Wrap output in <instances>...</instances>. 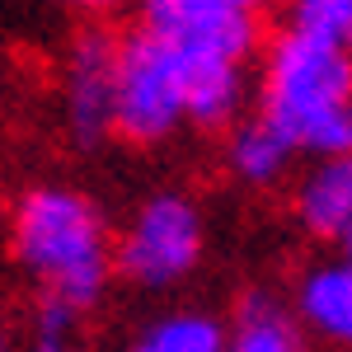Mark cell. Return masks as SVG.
<instances>
[{
  "label": "cell",
  "mask_w": 352,
  "mask_h": 352,
  "mask_svg": "<svg viewBox=\"0 0 352 352\" xmlns=\"http://www.w3.org/2000/svg\"><path fill=\"white\" fill-rule=\"evenodd\" d=\"M333 249H338L343 258H352V221L343 226V235H338V244H333Z\"/></svg>",
  "instance_id": "16"
},
{
  "label": "cell",
  "mask_w": 352,
  "mask_h": 352,
  "mask_svg": "<svg viewBox=\"0 0 352 352\" xmlns=\"http://www.w3.org/2000/svg\"><path fill=\"white\" fill-rule=\"evenodd\" d=\"M80 10H89V14H118V10H132L136 0H76Z\"/></svg>",
  "instance_id": "14"
},
{
  "label": "cell",
  "mask_w": 352,
  "mask_h": 352,
  "mask_svg": "<svg viewBox=\"0 0 352 352\" xmlns=\"http://www.w3.org/2000/svg\"><path fill=\"white\" fill-rule=\"evenodd\" d=\"M221 324H226L221 352H315V343L305 338L300 320L292 315L287 296L272 292V287L240 292L235 310Z\"/></svg>",
  "instance_id": "9"
},
{
  "label": "cell",
  "mask_w": 352,
  "mask_h": 352,
  "mask_svg": "<svg viewBox=\"0 0 352 352\" xmlns=\"http://www.w3.org/2000/svg\"><path fill=\"white\" fill-rule=\"evenodd\" d=\"M292 217L320 244H338L352 221V151L310 160L292 184Z\"/></svg>",
  "instance_id": "8"
},
{
  "label": "cell",
  "mask_w": 352,
  "mask_h": 352,
  "mask_svg": "<svg viewBox=\"0 0 352 352\" xmlns=\"http://www.w3.org/2000/svg\"><path fill=\"white\" fill-rule=\"evenodd\" d=\"M287 305L300 320L305 338L329 352H352V258L329 249L296 272Z\"/></svg>",
  "instance_id": "7"
},
{
  "label": "cell",
  "mask_w": 352,
  "mask_h": 352,
  "mask_svg": "<svg viewBox=\"0 0 352 352\" xmlns=\"http://www.w3.org/2000/svg\"><path fill=\"white\" fill-rule=\"evenodd\" d=\"M230 5H240V10H249V14H258V19H263V14H268V10H277L282 0H230Z\"/></svg>",
  "instance_id": "15"
},
{
  "label": "cell",
  "mask_w": 352,
  "mask_h": 352,
  "mask_svg": "<svg viewBox=\"0 0 352 352\" xmlns=\"http://www.w3.org/2000/svg\"><path fill=\"white\" fill-rule=\"evenodd\" d=\"M136 33L192 61H235L254 66L263 47V24L230 0H136Z\"/></svg>",
  "instance_id": "5"
},
{
  "label": "cell",
  "mask_w": 352,
  "mask_h": 352,
  "mask_svg": "<svg viewBox=\"0 0 352 352\" xmlns=\"http://www.w3.org/2000/svg\"><path fill=\"white\" fill-rule=\"evenodd\" d=\"M14 352H89L85 315L61 305V300L33 296V310L24 320V338L14 343Z\"/></svg>",
  "instance_id": "12"
},
{
  "label": "cell",
  "mask_w": 352,
  "mask_h": 352,
  "mask_svg": "<svg viewBox=\"0 0 352 352\" xmlns=\"http://www.w3.org/2000/svg\"><path fill=\"white\" fill-rule=\"evenodd\" d=\"M10 258L33 296L89 315L118 282L113 226L89 192L71 184H33L10 207Z\"/></svg>",
  "instance_id": "1"
},
{
  "label": "cell",
  "mask_w": 352,
  "mask_h": 352,
  "mask_svg": "<svg viewBox=\"0 0 352 352\" xmlns=\"http://www.w3.org/2000/svg\"><path fill=\"white\" fill-rule=\"evenodd\" d=\"M0 352H14V343L5 338V329H0Z\"/></svg>",
  "instance_id": "17"
},
{
  "label": "cell",
  "mask_w": 352,
  "mask_h": 352,
  "mask_svg": "<svg viewBox=\"0 0 352 352\" xmlns=\"http://www.w3.org/2000/svg\"><path fill=\"white\" fill-rule=\"evenodd\" d=\"M226 174L240 184V188H254V192H268V188H282L296 169V151L287 146V136L268 127L258 113H244L240 122L226 132Z\"/></svg>",
  "instance_id": "10"
},
{
  "label": "cell",
  "mask_w": 352,
  "mask_h": 352,
  "mask_svg": "<svg viewBox=\"0 0 352 352\" xmlns=\"http://www.w3.org/2000/svg\"><path fill=\"white\" fill-rule=\"evenodd\" d=\"M254 113L300 160L352 151V47L282 28L258 47Z\"/></svg>",
  "instance_id": "2"
},
{
  "label": "cell",
  "mask_w": 352,
  "mask_h": 352,
  "mask_svg": "<svg viewBox=\"0 0 352 352\" xmlns=\"http://www.w3.org/2000/svg\"><path fill=\"white\" fill-rule=\"evenodd\" d=\"M207 254V212L184 188H155L113 230V272L132 292L169 296L197 277Z\"/></svg>",
  "instance_id": "3"
},
{
  "label": "cell",
  "mask_w": 352,
  "mask_h": 352,
  "mask_svg": "<svg viewBox=\"0 0 352 352\" xmlns=\"http://www.w3.org/2000/svg\"><path fill=\"white\" fill-rule=\"evenodd\" d=\"M113 94H118V33L89 24L66 43L56 66L61 122L76 146H104L113 136Z\"/></svg>",
  "instance_id": "6"
},
{
  "label": "cell",
  "mask_w": 352,
  "mask_h": 352,
  "mask_svg": "<svg viewBox=\"0 0 352 352\" xmlns=\"http://www.w3.org/2000/svg\"><path fill=\"white\" fill-rule=\"evenodd\" d=\"M348 47H352V43H348Z\"/></svg>",
  "instance_id": "18"
},
{
  "label": "cell",
  "mask_w": 352,
  "mask_h": 352,
  "mask_svg": "<svg viewBox=\"0 0 352 352\" xmlns=\"http://www.w3.org/2000/svg\"><path fill=\"white\" fill-rule=\"evenodd\" d=\"M221 333H226L221 315L184 305L146 320L118 352H221Z\"/></svg>",
  "instance_id": "11"
},
{
  "label": "cell",
  "mask_w": 352,
  "mask_h": 352,
  "mask_svg": "<svg viewBox=\"0 0 352 352\" xmlns=\"http://www.w3.org/2000/svg\"><path fill=\"white\" fill-rule=\"evenodd\" d=\"M188 132V85L184 56L160 47L146 33H118V94L113 136L127 146H164Z\"/></svg>",
  "instance_id": "4"
},
{
  "label": "cell",
  "mask_w": 352,
  "mask_h": 352,
  "mask_svg": "<svg viewBox=\"0 0 352 352\" xmlns=\"http://www.w3.org/2000/svg\"><path fill=\"white\" fill-rule=\"evenodd\" d=\"M282 28L324 38V43H352V0H282Z\"/></svg>",
  "instance_id": "13"
}]
</instances>
